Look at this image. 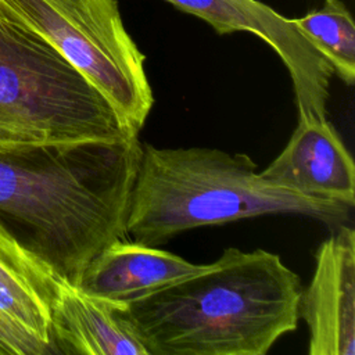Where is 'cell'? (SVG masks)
Here are the masks:
<instances>
[{"label":"cell","instance_id":"cell-1","mask_svg":"<svg viewBox=\"0 0 355 355\" xmlns=\"http://www.w3.org/2000/svg\"><path fill=\"white\" fill-rule=\"evenodd\" d=\"M137 135L68 144H0V220L68 283L125 237Z\"/></svg>","mask_w":355,"mask_h":355},{"label":"cell","instance_id":"cell-10","mask_svg":"<svg viewBox=\"0 0 355 355\" xmlns=\"http://www.w3.org/2000/svg\"><path fill=\"white\" fill-rule=\"evenodd\" d=\"M57 354L147 355L135 334L114 315L112 304L60 279L49 302Z\"/></svg>","mask_w":355,"mask_h":355},{"label":"cell","instance_id":"cell-6","mask_svg":"<svg viewBox=\"0 0 355 355\" xmlns=\"http://www.w3.org/2000/svg\"><path fill=\"white\" fill-rule=\"evenodd\" d=\"M204 19L216 33L250 32L268 43L286 65L298 116H326L331 65L300 33L291 18L259 0H166Z\"/></svg>","mask_w":355,"mask_h":355},{"label":"cell","instance_id":"cell-12","mask_svg":"<svg viewBox=\"0 0 355 355\" xmlns=\"http://www.w3.org/2000/svg\"><path fill=\"white\" fill-rule=\"evenodd\" d=\"M300 33L331 65L344 83L355 82V24L341 0H324L322 7L291 18Z\"/></svg>","mask_w":355,"mask_h":355},{"label":"cell","instance_id":"cell-11","mask_svg":"<svg viewBox=\"0 0 355 355\" xmlns=\"http://www.w3.org/2000/svg\"><path fill=\"white\" fill-rule=\"evenodd\" d=\"M60 279L0 220V308L54 349L49 302Z\"/></svg>","mask_w":355,"mask_h":355},{"label":"cell","instance_id":"cell-2","mask_svg":"<svg viewBox=\"0 0 355 355\" xmlns=\"http://www.w3.org/2000/svg\"><path fill=\"white\" fill-rule=\"evenodd\" d=\"M301 294L277 254L229 247L204 270L112 311L147 355H265L295 330Z\"/></svg>","mask_w":355,"mask_h":355},{"label":"cell","instance_id":"cell-8","mask_svg":"<svg viewBox=\"0 0 355 355\" xmlns=\"http://www.w3.org/2000/svg\"><path fill=\"white\" fill-rule=\"evenodd\" d=\"M259 173L291 191L355 205L354 159L326 116H298L286 147Z\"/></svg>","mask_w":355,"mask_h":355},{"label":"cell","instance_id":"cell-3","mask_svg":"<svg viewBox=\"0 0 355 355\" xmlns=\"http://www.w3.org/2000/svg\"><path fill=\"white\" fill-rule=\"evenodd\" d=\"M351 209L269 182L247 154L141 143L125 230L135 241L155 245L194 227L269 214L305 215L338 226Z\"/></svg>","mask_w":355,"mask_h":355},{"label":"cell","instance_id":"cell-9","mask_svg":"<svg viewBox=\"0 0 355 355\" xmlns=\"http://www.w3.org/2000/svg\"><path fill=\"white\" fill-rule=\"evenodd\" d=\"M207 263H193L155 245L123 237L107 244L85 268L78 287L114 305L129 302L179 279L198 273Z\"/></svg>","mask_w":355,"mask_h":355},{"label":"cell","instance_id":"cell-5","mask_svg":"<svg viewBox=\"0 0 355 355\" xmlns=\"http://www.w3.org/2000/svg\"><path fill=\"white\" fill-rule=\"evenodd\" d=\"M0 17L47 40L139 133L154 96L146 55L126 31L116 0H0Z\"/></svg>","mask_w":355,"mask_h":355},{"label":"cell","instance_id":"cell-4","mask_svg":"<svg viewBox=\"0 0 355 355\" xmlns=\"http://www.w3.org/2000/svg\"><path fill=\"white\" fill-rule=\"evenodd\" d=\"M133 135L58 50L0 17V144H68Z\"/></svg>","mask_w":355,"mask_h":355},{"label":"cell","instance_id":"cell-13","mask_svg":"<svg viewBox=\"0 0 355 355\" xmlns=\"http://www.w3.org/2000/svg\"><path fill=\"white\" fill-rule=\"evenodd\" d=\"M55 349L0 308V355H49Z\"/></svg>","mask_w":355,"mask_h":355},{"label":"cell","instance_id":"cell-7","mask_svg":"<svg viewBox=\"0 0 355 355\" xmlns=\"http://www.w3.org/2000/svg\"><path fill=\"white\" fill-rule=\"evenodd\" d=\"M298 316L308 326L309 355L355 354V232L351 226L338 225L319 244Z\"/></svg>","mask_w":355,"mask_h":355}]
</instances>
